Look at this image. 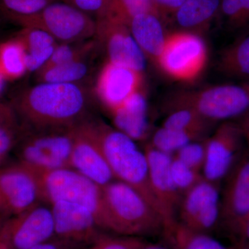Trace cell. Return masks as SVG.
I'll list each match as a JSON object with an SVG mask.
<instances>
[{
	"label": "cell",
	"mask_w": 249,
	"mask_h": 249,
	"mask_svg": "<svg viewBox=\"0 0 249 249\" xmlns=\"http://www.w3.org/2000/svg\"><path fill=\"white\" fill-rule=\"evenodd\" d=\"M214 124L206 120L194 110L188 108H176L163 121L162 127L187 131L209 137V133Z\"/></svg>",
	"instance_id": "cell-28"
},
{
	"label": "cell",
	"mask_w": 249,
	"mask_h": 249,
	"mask_svg": "<svg viewBox=\"0 0 249 249\" xmlns=\"http://www.w3.org/2000/svg\"><path fill=\"white\" fill-rule=\"evenodd\" d=\"M245 142L240 122L229 121L221 123L206 139L203 178L215 184H220L243 153Z\"/></svg>",
	"instance_id": "cell-10"
},
{
	"label": "cell",
	"mask_w": 249,
	"mask_h": 249,
	"mask_svg": "<svg viewBox=\"0 0 249 249\" xmlns=\"http://www.w3.org/2000/svg\"><path fill=\"white\" fill-rule=\"evenodd\" d=\"M176 108L191 109L214 124L244 117L249 114V80L178 93L170 103Z\"/></svg>",
	"instance_id": "cell-5"
},
{
	"label": "cell",
	"mask_w": 249,
	"mask_h": 249,
	"mask_svg": "<svg viewBox=\"0 0 249 249\" xmlns=\"http://www.w3.org/2000/svg\"><path fill=\"white\" fill-rule=\"evenodd\" d=\"M220 5L221 0H185L173 18L183 31L194 33L209 27Z\"/></svg>",
	"instance_id": "cell-22"
},
{
	"label": "cell",
	"mask_w": 249,
	"mask_h": 249,
	"mask_svg": "<svg viewBox=\"0 0 249 249\" xmlns=\"http://www.w3.org/2000/svg\"><path fill=\"white\" fill-rule=\"evenodd\" d=\"M29 249H81L78 246L61 239L53 237L52 240L36 245Z\"/></svg>",
	"instance_id": "cell-38"
},
{
	"label": "cell",
	"mask_w": 249,
	"mask_h": 249,
	"mask_svg": "<svg viewBox=\"0 0 249 249\" xmlns=\"http://www.w3.org/2000/svg\"><path fill=\"white\" fill-rule=\"evenodd\" d=\"M240 249H249V243L245 244V245L241 246Z\"/></svg>",
	"instance_id": "cell-43"
},
{
	"label": "cell",
	"mask_w": 249,
	"mask_h": 249,
	"mask_svg": "<svg viewBox=\"0 0 249 249\" xmlns=\"http://www.w3.org/2000/svg\"><path fill=\"white\" fill-rule=\"evenodd\" d=\"M142 72L107 61L98 75L96 92L100 101L112 113L141 89Z\"/></svg>",
	"instance_id": "cell-18"
},
{
	"label": "cell",
	"mask_w": 249,
	"mask_h": 249,
	"mask_svg": "<svg viewBox=\"0 0 249 249\" xmlns=\"http://www.w3.org/2000/svg\"><path fill=\"white\" fill-rule=\"evenodd\" d=\"M219 185L203 178L181 197L178 221L196 231L209 233L220 222Z\"/></svg>",
	"instance_id": "cell-13"
},
{
	"label": "cell",
	"mask_w": 249,
	"mask_h": 249,
	"mask_svg": "<svg viewBox=\"0 0 249 249\" xmlns=\"http://www.w3.org/2000/svg\"><path fill=\"white\" fill-rule=\"evenodd\" d=\"M11 106L26 128H65L88 119L89 98L79 84L38 83L18 94Z\"/></svg>",
	"instance_id": "cell-1"
},
{
	"label": "cell",
	"mask_w": 249,
	"mask_h": 249,
	"mask_svg": "<svg viewBox=\"0 0 249 249\" xmlns=\"http://www.w3.org/2000/svg\"><path fill=\"white\" fill-rule=\"evenodd\" d=\"M207 138L201 134L160 127L152 135L150 145L163 153L173 156L183 146Z\"/></svg>",
	"instance_id": "cell-27"
},
{
	"label": "cell",
	"mask_w": 249,
	"mask_h": 249,
	"mask_svg": "<svg viewBox=\"0 0 249 249\" xmlns=\"http://www.w3.org/2000/svg\"><path fill=\"white\" fill-rule=\"evenodd\" d=\"M237 238L239 247L249 243V215L241 227Z\"/></svg>",
	"instance_id": "cell-39"
},
{
	"label": "cell",
	"mask_w": 249,
	"mask_h": 249,
	"mask_svg": "<svg viewBox=\"0 0 249 249\" xmlns=\"http://www.w3.org/2000/svg\"><path fill=\"white\" fill-rule=\"evenodd\" d=\"M27 72L25 56L16 37L0 42V76L4 80H16Z\"/></svg>",
	"instance_id": "cell-26"
},
{
	"label": "cell",
	"mask_w": 249,
	"mask_h": 249,
	"mask_svg": "<svg viewBox=\"0 0 249 249\" xmlns=\"http://www.w3.org/2000/svg\"><path fill=\"white\" fill-rule=\"evenodd\" d=\"M75 126L42 130L23 126L24 130L15 147L18 161L42 171L71 168Z\"/></svg>",
	"instance_id": "cell-6"
},
{
	"label": "cell",
	"mask_w": 249,
	"mask_h": 249,
	"mask_svg": "<svg viewBox=\"0 0 249 249\" xmlns=\"http://www.w3.org/2000/svg\"><path fill=\"white\" fill-rule=\"evenodd\" d=\"M5 219H6L5 217L0 216V228H1V225H2L3 222H4Z\"/></svg>",
	"instance_id": "cell-44"
},
{
	"label": "cell",
	"mask_w": 249,
	"mask_h": 249,
	"mask_svg": "<svg viewBox=\"0 0 249 249\" xmlns=\"http://www.w3.org/2000/svg\"><path fill=\"white\" fill-rule=\"evenodd\" d=\"M220 11L231 27H245L249 23V0H221Z\"/></svg>",
	"instance_id": "cell-34"
},
{
	"label": "cell",
	"mask_w": 249,
	"mask_h": 249,
	"mask_svg": "<svg viewBox=\"0 0 249 249\" xmlns=\"http://www.w3.org/2000/svg\"><path fill=\"white\" fill-rule=\"evenodd\" d=\"M219 67L227 76L249 80V34L241 37L222 52Z\"/></svg>",
	"instance_id": "cell-24"
},
{
	"label": "cell",
	"mask_w": 249,
	"mask_h": 249,
	"mask_svg": "<svg viewBox=\"0 0 249 249\" xmlns=\"http://www.w3.org/2000/svg\"><path fill=\"white\" fill-rule=\"evenodd\" d=\"M185 0H151L154 13L160 18L173 17Z\"/></svg>",
	"instance_id": "cell-36"
},
{
	"label": "cell",
	"mask_w": 249,
	"mask_h": 249,
	"mask_svg": "<svg viewBox=\"0 0 249 249\" xmlns=\"http://www.w3.org/2000/svg\"><path fill=\"white\" fill-rule=\"evenodd\" d=\"M170 173L175 186L182 196L204 178L202 174L192 169L174 156L172 157Z\"/></svg>",
	"instance_id": "cell-32"
},
{
	"label": "cell",
	"mask_w": 249,
	"mask_h": 249,
	"mask_svg": "<svg viewBox=\"0 0 249 249\" xmlns=\"http://www.w3.org/2000/svg\"><path fill=\"white\" fill-rule=\"evenodd\" d=\"M71 167L102 188L116 180L101 146L96 121L87 119L75 126Z\"/></svg>",
	"instance_id": "cell-12"
},
{
	"label": "cell",
	"mask_w": 249,
	"mask_h": 249,
	"mask_svg": "<svg viewBox=\"0 0 249 249\" xmlns=\"http://www.w3.org/2000/svg\"><path fill=\"white\" fill-rule=\"evenodd\" d=\"M11 21L22 27L45 31L61 43L82 42L96 36V20L66 2L53 1L36 14Z\"/></svg>",
	"instance_id": "cell-7"
},
{
	"label": "cell",
	"mask_w": 249,
	"mask_h": 249,
	"mask_svg": "<svg viewBox=\"0 0 249 249\" xmlns=\"http://www.w3.org/2000/svg\"><path fill=\"white\" fill-rule=\"evenodd\" d=\"M0 249H5L4 247H2V246L0 245Z\"/></svg>",
	"instance_id": "cell-45"
},
{
	"label": "cell",
	"mask_w": 249,
	"mask_h": 249,
	"mask_svg": "<svg viewBox=\"0 0 249 249\" xmlns=\"http://www.w3.org/2000/svg\"><path fill=\"white\" fill-rule=\"evenodd\" d=\"M173 249H229L209 233L196 231L177 221L162 232Z\"/></svg>",
	"instance_id": "cell-23"
},
{
	"label": "cell",
	"mask_w": 249,
	"mask_h": 249,
	"mask_svg": "<svg viewBox=\"0 0 249 249\" xmlns=\"http://www.w3.org/2000/svg\"><path fill=\"white\" fill-rule=\"evenodd\" d=\"M144 151L148 162L150 186L163 218L164 229L178 220V209L182 197L170 173L173 156L159 151L150 144L145 146Z\"/></svg>",
	"instance_id": "cell-15"
},
{
	"label": "cell",
	"mask_w": 249,
	"mask_h": 249,
	"mask_svg": "<svg viewBox=\"0 0 249 249\" xmlns=\"http://www.w3.org/2000/svg\"><path fill=\"white\" fill-rule=\"evenodd\" d=\"M145 242L142 237L105 233L92 244L81 249H140Z\"/></svg>",
	"instance_id": "cell-35"
},
{
	"label": "cell",
	"mask_w": 249,
	"mask_h": 249,
	"mask_svg": "<svg viewBox=\"0 0 249 249\" xmlns=\"http://www.w3.org/2000/svg\"><path fill=\"white\" fill-rule=\"evenodd\" d=\"M90 66L87 58L55 65L42 67L36 72L38 83H61L78 84V82L88 76Z\"/></svg>",
	"instance_id": "cell-25"
},
{
	"label": "cell",
	"mask_w": 249,
	"mask_h": 249,
	"mask_svg": "<svg viewBox=\"0 0 249 249\" xmlns=\"http://www.w3.org/2000/svg\"><path fill=\"white\" fill-rule=\"evenodd\" d=\"M129 28L145 58L157 62L167 37L160 18L154 13L138 15L131 21Z\"/></svg>",
	"instance_id": "cell-20"
},
{
	"label": "cell",
	"mask_w": 249,
	"mask_h": 249,
	"mask_svg": "<svg viewBox=\"0 0 249 249\" xmlns=\"http://www.w3.org/2000/svg\"><path fill=\"white\" fill-rule=\"evenodd\" d=\"M96 44L98 43L95 41L89 40L72 43L58 44L48 61L42 67L55 66L87 58L95 49Z\"/></svg>",
	"instance_id": "cell-30"
},
{
	"label": "cell",
	"mask_w": 249,
	"mask_h": 249,
	"mask_svg": "<svg viewBox=\"0 0 249 249\" xmlns=\"http://www.w3.org/2000/svg\"><path fill=\"white\" fill-rule=\"evenodd\" d=\"M147 112L146 98L140 89L111 114L116 129L136 141L143 139L148 132Z\"/></svg>",
	"instance_id": "cell-19"
},
{
	"label": "cell",
	"mask_w": 249,
	"mask_h": 249,
	"mask_svg": "<svg viewBox=\"0 0 249 249\" xmlns=\"http://www.w3.org/2000/svg\"><path fill=\"white\" fill-rule=\"evenodd\" d=\"M55 0H0V10L10 20L36 14Z\"/></svg>",
	"instance_id": "cell-31"
},
{
	"label": "cell",
	"mask_w": 249,
	"mask_h": 249,
	"mask_svg": "<svg viewBox=\"0 0 249 249\" xmlns=\"http://www.w3.org/2000/svg\"><path fill=\"white\" fill-rule=\"evenodd\" d=\"M96 37L107 53L108 61L143 71L145 56L129 27L106 18H97Z\"/></svg>",
	"instance_id": "cell-17"
},
{
	"label": "cell",
	"mask_w": 249,
	"mask_h": 249,
	"mask_svg": "<svg viewBox=\"0 0 249 249\" xmlns=\"http://www.w3.org/2000/svg\"><path fill=\"white\" fill-rule=\"evenodd\" d=\"M17 116L12 106L0 101V127L19 125Z\"/></svg>",
	"instance_id": "cell-37"
},
{
	"label": "cell",
	"mask_w": 249,
	"mask_h": 249,
	"mask_svg": "<svg viewBox=\"0 0 249 249\" xmlns=\"http://www.w3.org/2000/svg\"><path fill=\"white\" fill-rule=\"evenodd\" d=\"M16 37L24 50L27 72L38 71L58 45L52 36L35 28L22 27Z\"/></svg>",
	"instance_id": "cell-21"
},
{
	"label": "cell",
	"mask_w": 249,
	"mask_h": 249,
	"mask_svg": "<svg viewBox=\"0 0 249 249\" xmlns=\"http://www.w3.org/2000/svg\"><path fill=\"white\" fill-rule=\"evenodd\" d=\"M145 13H154L151 0H110L101 18L129 27L134 18Z\"/></svg>",
	"instance_id": "cell-29"
},
{
	"label": "cell",
	"mask_w": 249,
	"mask_h": 249,
	"mask_svg": "<svg viewBox=\"0 0 249 249\" xmlns=\"http://www.w3.org/2000/svg\"><path fill=\"white\" fill-rule=\"evenodd\" d=\"M240 124L242 130H243L245 142L248 145L249 150V114L242 117V121H240Z\"/></svg>",
	"instance_id": "cell-40"
},
{
	"label": "cell",
	"mask_w": 249,
	"mask_h": 249,
	"mask_svg": "<svg viewBox=\"0 0 249 249\" xmlns=\"http://www.w3.org/2000/svg\"><path fill=\"white\" fill-rule=\"evenodd\" d=\"M55 237L84 248L106 233L92 213L80 205L58 201L51 204Z\"/></svg>",
	"instance_id": "cell-16"
},
{
	"label": "cell",
	"mask_w": 249,
	"mask_h": 249,
	"mask_svg": "<svg viewBox=\"0 0 249 249\" xmlns=\"http://www.w3.org/2000/svg\"><path fill=\"white\" fill-rule=\"evenodd\" d=\"M207 61L204 40L196 33L181 31L167 35L157 63L173 79L191 82L200 76Z\"/></svg>",
	"instance_id": "cell-8"
},
{
	"label": "cell",
	"mask_w": 249,
	"mask_h": 249,
	"mask_svg": "<svg viewBox=\"0 0 249 249\" xmlns=\"http://www.w3.org/2000/svg\"><path fill=\"white\" fill-rule=\"evenodd\" d=\"M53 237L52 208L44 202L6 218L0 228V245L5 249H29Z\"/></svg>",
	"instance_id": "cell-9"
},
{
	"label": "cell",
	"mask_w": 249,
	"mask_h": 249,
	"mask_svg": "<svg viewBox=\"0 0 249 249\" xmlns=\"http://www.w3.org/2000/svg\"><path fill=\"white\" fill-rule=\"evenodd\" d=\"M220 222L236 237L249 215V150L244 151L225 179Z\"/></svg>",
	"instance_id": "cell-14"
},
{
	"label": "cell",
	"mask_w": 249,
	"mask_h": 249,
	"mask_svg": "<svg viewBox=\"0 0 249 249\" xmlns=\"http://www.w3.org/2000/svg\"><path fill=\"white\" fill-rule=\"evenodd\" d=\"M140 249H173L170 247H164L157 244L149 243L145 241V243L142 245Z\"/></svg>",
	"instance_id": "cell-41"
},
{
	"label": "cell",
	"mask_w": 249,
	"mask_h": 249,
	"mask_svg": "<svg viewBox=\"0 0 249 249\" xmlns=\"http://www.w3.org/2000/svg\"><path fill=\"white\" fill-rule=\"evenodd\" d=\"M96 127L101 146L115 179L137 190L160 214L150 186L145 151L141 150L135 141L119 129L100 121H96Z\"/></svg>",
	"instance_id": "cell-3"
},
{
	"label": "cell",
	"mask_w": 249,
	"mask_h": 249,
	"mask_svg": "<svg viewBox=\"0 0 249 249\" xmlns=\"http://www.w3.org/2000/svg\"><path fill=\"white\" fill-rule=\"evenodd\" d=\"M42 202L36 172L20 162L0 166V216L13 217Z\"/></svg>",
	"instance_id": "cell-11"
},
{
	"label": "cell",
	"mask_w": 249,
	"mask_h": 249,
	"mask_svg": "<svg viewBox=\"0 0 249 249\" xmlns=\"http://www.w3.org/2000/svg\"><path fill=\"white\" fill-rule=\"evenodd\" d=\"M173 156L192 169L202 174L206 159V139L187 144Z\"/></svg>",
	"instance_id": "cell-33"
},
{
	"label": "cell",
	"mask_w": 249,
	"mask_h": 249,
	"mask_svg": "<svg viewBox=\"0 0 249 249\" xmlns=\"http://www.w3.org/2000/svg\"><path fill=\"white\" fill-rule=\"evenodd\" d=\"M34 170L38 179L42 202L51 205L65 201L84 206L92 213L100 227L107 232L102 187L72 168Z\"/></svg>",
	"instance_id": "cell-4"
},
{
	"label": "cell",
	"mask_w": 249,
	"mask_h": 249,
	"mask_svg": "<svg viewBox=\"0 0 249 249\" xmlns=\"http://www.w3.org/2000/svg\"><path fill=\"white\" fill-rule=\"evenodd\" d=\"M103 192L107 232L142 238L162 233L164 224L160 213L137 190L114 180Z\"/></svg>",
	"instance_id": "cell-2"
},
{
	"label": "cell",
	"mask_w": 249,
	"mask_h": 249,
	"mask_svg": "<svg viewBox=\"0 0 249 249\" xmlns=\"http://www.w3.org/2000/svg\"><path fill=\"white\" fill-rule=\"evenodd\" d=\"M4 80L0 76V93L2 91L3 87H4Z\"/></svg>",
	"instance_id": "cell-42"
}]
</instances>
